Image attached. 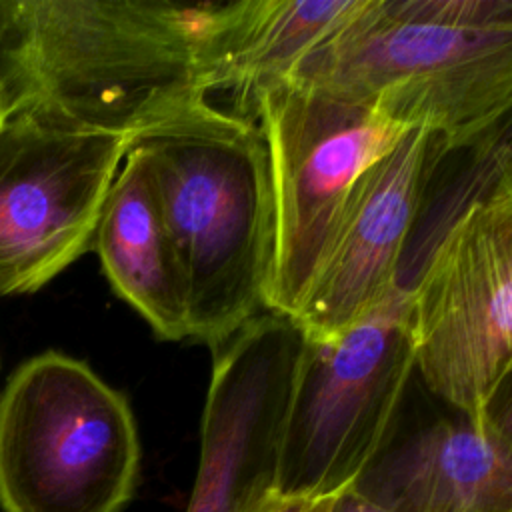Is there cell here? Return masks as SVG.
Wrapping results in <instances>:
<instances>
[{
	"label": "cell",
	"mask_w": 512,
	"mask_h": 512,
	"mask_svg": "<svg viewBox=\"0 0 512 512\" xmlns=\"http://www.w3.org/2000/svg\"><path fill=\"white\" fill-rule=\"evenodd\" d=\"M208 2L0 0L2 118L130 140L208 104Z\"/></svg>",
	"instance_id": "cell-1"
},
{
	"label": "cell",
	"mask_w": 512,
	"mask_h": 512,
	"mask_svg": "<svg viewBox=\"0 0 512 512\" xmlns=\"http://www.w3.org/2000/svg\"><path fill=\"white\" fill-rule=\"evenodd\" d=\"M288 80L452 150L512 106V0H362Z\"/></svg>",
	"instance_id": "cell-2"
},
{
	"label": "cell",
	"mask_w": 512,
	"mask_h": 512,
	"mask_svg": "<svg viewBox=\"0 0 512 512\" xmlns=\"http://www.w3.org/2000/svg\"><path fill=\"white\" fill-rule=\"evenodd\" d=\"M130 144L156 186L190 338L214 348L266 310L274 212L264 138L252 120L212 102Z\"/></svg>",
	"instance_id": "cell-3"
},
{
	"label": "cell",
	"mask_w": 512,
	"mask_h": 512,
	"mask_svg": "<svg viewBox=\"0 0 512 512\" xmlns=\"http://www.w3.org/2000/svg\"><path fill=\"white\" fill-rule=\"evenodd\" d=\"M140 466L126 398L88 364L46 352L0 396L4 512H122Z\"/></svg>",
	"instance_id": "cell-4"
},
{
	"label": "cell",
	"mask_w": 512,
	"mask_h": 512,
	"mask_svg": "<svg viewBox=\"0 0 512 512\" xmlns=\"http://www.w3.org/2000/svg\"><path fill=\"white\" fill-rule=\"evenodd\" d=\"M266 144L274 244L264 308L292 318L366 170L410 128L368 104L286 80L234 106Z\"/></svg>",
	"instance_id": "cell-5"
},
{
	"label": "cell",
	"mask_w": 512,
	"mask_h": 512,
	"mask_svg": "<svg viewBox=\"0 0 512 512\" xmlns=\"http://www.w3.org/2000/svg\"><path fill=\"white\" fill-rule=\"evenodd\" d=\"M414 372L412 292L406 286L336 336H304L274 476L288 486L362 480L390 444Z\"/></svg>",
	"instance_id": "cell-6"
},
{
	"label": "cell",
	"mask_w": 512,
	"mask_h": 512,
	"mask_svg": "<svg viewBox=\"0 0 512 512\" xmlns=\"http://www.w3.org/2000/svg\"><path fill=\"white\" fill-rule=\"evenodd\" d=\"M408 288L416 374L478 426L512 364V178L456 216Z\"/></svg>",
	"instance_id": "cell-7"
},
{
	"label": "cell",
	"mask_w": 512,
	"mask_h": 512,
	"mask_svg": "<svg viewBox=\"0 0 512 512\" xmlns=\"http://www.w3.org/2000/svg\"><path fill=\"white\" fill-rule=\"evenodd\" d=\"M130 138L14 114L0 122V294L40 290L92 250Z\"/></svg>",
	"instance_id": "cell-8"
},
{
	"label": "cell",
	"mask_w": 512,
	"mask_h": 512,
	"mask_svg": "<svg viewBox=\"0 0 512 512\" xmlns=\"http://www.w3.org/2000/svg\"><path fill=\"white\" fill-rule=\"evenodd\" d=\"M304 334L262 310L212 350L200 460L186 512H234L256 474L274 470Z\"/></svg>",
	"instance_id": "cell-9"
},
{
	"label": "cell",
	"mask_w": 512,
	"mask_h": 512,
	"mask_svg": "<svg viewBox=\"0 0 512 512\" xmlns=\"http://www.w3.org/2000/svg\"><path fill=\"white\" fill-rule=\"evenodd\" d=\"M434 156L436 136L410 128L358 180L326 256L290 318L304 336H336L396 292Z\"/></svg>",
	"instance_id": "cell-10"
},
{
	"label": "cell",
	"mask_w": 512,
	"mask_h": 512,
	"mask_svg": "<svg viewBox=\"0 0 512 512\" xmlns=\"http://www.w3.org/2000/svg\"><path fill=\"white\" fill-rule=\"evenodd\" d=\"M404 512H512V444L460 414L386 448L360 480Z\"/></svg>",
	"instance_id": "cell-11"
},
{
	"label": "cell",
	"mask_w": 512,
	"mask_h": 512,
	"mask_svg": "<svg viewBox=\"0 0 512 512\" xmlns=\"http://www.w3.org/2000/svg\"><path fill=\"white\" fill-rule=\"evenodd\" d=\"M362 0L208 2L200 72L202 86L230 92L234 106L258 90L286 82L296 66L328 40Z\"/></svg>",
	"instance_id": "cell-12"
},
{
	"label": "cell",
	"mask_w": 512,
	"mask_h": 512,
	"mask_svg": "<svg viewBox=\"0 0 512 512\" xmlns=\"http://www.w3.org/2000/svg\"><path fill=\"white\" fill-rule=\"evenodd\" d=\"M112 288L164 340L190 338L182 276L148 162L128 148L104 200L94 244Z\"/></svg>",
	"instance_id": "cell-13"
},
{
	"label": "cell",
	"mask_w": 512,
	"mask_h": 512,
	"mask_svg": "<svg viewBox=\"0 0 512 512\" xmlns=\"http://www.w3.org/2000/svg\"><path fill=\"white\" fill-rule=\"evenodd\" d=\"M360 480L336 486H288L274 470L256 474L244 486L234 512H334L348 490Z\"/></svg>",
	"instance_id": "cell-14"
},
{
	"label": "cell",
	"mask_w": 512,
	"mask_h": 512,
	"mask_svg": "<svg viewBox=\"0 0 512 512\" xmlns=\"http://www.w3.org/2000/svg\"><path fill=\"white\" fill-rule=\"evenodd\" d=\"M478 428H486L500 440L512 444V364L494 386L482 410Z\"/></svg>",
	"instance_id": "cell-15"
},
{
	"label": "cell",
	"mask_w": 512,
	"mask_h": 512,
	"mask_svg": "<svg viewBox=\"0 0 512 512\" xmlns=\"http://www.w3.org/2000/svg\"><path fill=\"white\" fill-rule=\"evenodd\" d=\"M334 512H404L402 508L366 492L364 488L354 486L344 494V498L338 502Z\"/></svg>",
	"instance_id": "cell-16"
},
{
	"label": "cell",
	"mask_w": 512,
	"mask_h": 512,
	"mask_svg": "<svg viewBox=\"0 0 512 512\" xmlns=\"http://www.w3.org/2000/svg\"><path fill=\"white\" fill-rule=\"evenodd\" d=\"M0 122H2V110H0Z\"/></svg>",
	"instance_id": "cell-17"
}]
</instances>
